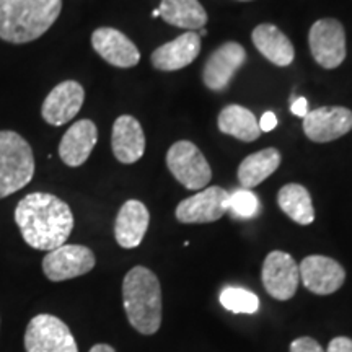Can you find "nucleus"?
Here are the masks:
<instances>
[{
	"instance_id": "nucleus-12",
	"label": "nucleus",
	"mask_w": 352,
	"mask_h": 352,
	"mask_svg": "<svg viewBox=\"0 0 352 352\" xmlns=\"http://www.w3.org/2000/svg\"><path fill=\"white\" fill-rule=\"evenodd\" d=\"M300 280L303 285L316 296H329L341 289L346 280V271L333 258L311 254L307 256L298 266Z\"/></svg>"
},
{
	"instance_id": "nucleus-27",
	"label": "nucleus",
	"mask_w": 352,
	"mask_h": 352,
	"mask_svg": "<svg viewBox=\"0 0 352 352\" xmlns=\"http://www.w3.org/2000/svg\"><path fill=\"white\" fill-rule=\"evenodd\" d=\"M290 352H324L323 347L320 346V342H316L314 338H308V336H302L297 338L290 342L289 347Z\"/></svg>"
},
{
	"instance_id": "nucleus-5",
	"label": "nucleus",
	"mask_w": 352,
	"mask_h": 352,
	"mask_svg": "<svg viewBox=\"0 0 352 352\" xmlns=\"http://www.w3.org/2000/svg\"><path fill=\"white\" fill-rule=\"evenodd\" d=\"M166 165L171 175L191 191L204 189L212 178V170L206 157L189 140H179L171 145L166 153Z\"/></svg>"
},
{
	"instance_id": "nucleus-23",
	"label": "nucleus",
	"mask_w": 352,
	"mask_h": 352,
	"mask_svg": "<svg viewBox=\"0 0 352 352\" xmlns=\"http://www.w3.org/2000/svg\"><path fill=\"white\" fill-rule=\"evenodd\" d=\"M280 165V153L277 148H264L246 157L239 166V182L245 189H252L270 178Z\"/></svg>"
},
{
	"instance_id": "nucleus-21",
	"label": "nucleus",
	"mask_w": 352,
	"mask_h": 352,
	"mask_svg": "<svg viewBox=\"0 0 352 352\" xmlns=\"http://www.w3.org/2000/svg\"><path fill=\"white\" fill-rule=\"evenodd\" d=\"M158 12L166 23L189 32L202 30L208 23V13L197 0H162Z\"/></svg>"
},
{
	"instance_id": "nucleus-10",
	"label": "nucleus",
	"mask_w": 352,
	"mask_h": 352,
	"mask_svg": "<svg viewBox=\"0 0 352 352\" xmlns=\"http://www.w3.org/2000/svg\"><path fill=\"white\" fill-rule=\"evenodd\" d=\"M228 195L220 186L202 189L197 195L186 197L176 208V219L182 223H210L228 212Z\"/></svg>"
},
{
	"instance_id": "nucleus-4",
	"label": "nucleus",
	"mask_w": 352,
	"mask_h": 352,
	"mask_svg": "<svg viewBox=\"0 0 352 352\" xmlns=\"http://www.w3.org/2000/svg\"><path fill=\"white\" fill-rule=\"evenodd\" d=\"M34 175L32 145L15 131H0V199L30 184Z\"/></svg>"
},
{
	"instance_id": "nucleus-6",
	"label": "nucleus",
	"mask_w": 352,
	"mask_h": 352,
	"mask_svg": "<svg viewBox=\"0 0 352 352\" xmlns=\"http://www.w3.org/2000/svg\"><path fill=\"white\" fill-rule=\"evenodd\" d=\"M26 352H78L67 324L54 315H36L25 331Z\"/></svg>"
},
{
	"instance_id": "nucleus-20",
	"label": "nucleus",
	"mask_w": 352,
	"mask_h": 352,
	"mask_svg": "<svg viewBox=\"0 0 352 352\" xmlns=\"http://www.w3.org/2000/svg\"><path fill=\"white\" fill-rule=\"evenodd\" d=\"M252 39L256 50L272 64L279 67H287L292 64L296 51L290 39L277 26L270 23L258 25L253 30Z\"/></svg>"
},
{
	"instance_id": "nucleus-32",
	"label": "nucleus",
	"mask_w": 352,
	"mask_h": 352,
	"mask_svg": "<svg viewBox=\"0 0 352 352\" xmlns=\"http://www.w3.org/2000/svg\"><path fill=\"white\" fill-rule=\"evenodd\" d=\"M152 16H160V12H158V8H157V10L152 12Z\"/></svg>"
},
{
	"instance_id": "nucleus-16",
	"label": "nucleus",
	"mask_w": 352,
	"mask_h": 352,
	"mask_svg": "<svg viewBox=\"0 0 352 352\" xmlns=\"http://www.w3.org/2000/svg\"><path fill=\"white\" fill-rule=\"evenodd\" d=\"M113 153L124 165L135 164L145 152V135L140 122L134 116L122 114L113 124Z\"/></svg>"
},
{
	"instance_id": "nucleus-26",
	"label": "nucleus",
	"mask_w": 352,
	"mask_h": 352,
	"mask_svg": "<svg viewBox=\"0 0 352 352\" xmlns=\"http://www.w3.org/2000/svg\"><path fill=\"white\" fill-rule=\"evenodd\" d=\"M228 210L233 217L239 219H252L258 214L259 201L254 192L250 189H236L228 195Z\"/></svg>"
},
{
	"instance_id": "nucleus-1",
	"label": "nucleus",
	"mask_w": 352,
	"mask_h": 352,
	"mask_svg": "<svg viewBox=\"0 0 352 352\" xmlns=\"http://www.w3.org/2000/svg\"><path fill=\"white\" fill-rule=\"evenodd\" d=\"M15 222L25 243L39 252H52L65 245L74 228L67 202L50 192H32L19 202Z\"/></svg>"
},
{
	"instance_id": "nucleus-9",
	"label": "nucleus",
	"mask_w": 352,
	"mask_h": 352,
	"mask_svg": "<svg viewBox=\"0 0 352 352\" xmlns=\"http://www.w3.org/2000/svg\"><path fill=\"white\" fill-rule=\"evenodd\" d=\"M261 279L264 289L272 298L289 300L296 296L300 283L298 264L287 253L271 252L263 263Z\"/></svg>"
},
{
	"instance_id": "nucleus-30",
	"label": "nucleus",
	"mask_w": 352,
	"mask_h": 352,
	"mask_svg": "<svg viewBox=\"0 0 352 352\" xmlns=\"http://www.w3.org/2000/svg\"><path fill=\"white\" fill-rule=\"evenodd\" d=\"M292 113L296 114V116L298 118H305L307 113H308V101L307 98H303V96H300V98H297L296 101L292 103Z\"/></svg>"
},
{
	"instance_id": "nucleus-35",
	"label": "nucleus",
	"mask_w": 352,
	"mask_h": 352,
	"mask_svg": "<svg viewBox=\"0 0 352 352\" xmlns=\"http://www.w3.org/2000/svg\"><path fill=\"white\" fill-rule=\"evenodd\" d=\"M240 2H250V0H240Z\"/></svg>"
},
{
	"instance_id": "nucleus-17",
	"label": "nucleus",
	"mask_w": 352,
	"mask_h": 352,
	"mask_svg": "<svg viewBox=\"0 0 352 352\" xmlns=\"http://www.w3.org/2000/svg\"><path fill=\"white\" fill-rule=\"evenodd\" d=\"M201 52V38L195 32H188L173 41L157 47L152 52V65L162 72H173L192 64Z\"/></svg>"
},
{
	"instance_id": "nucleus-34",
	"label": "nucleus",
	"mask_w": 352,
	"mask_h": 352,
	"mask_svg": "<svg viewBox=\"0 0 352 352\" xmlns=\"http://www.w3.org/2000/svg\"><path fill=\"white\" fill-rule=\"evenodd\" d=\"M7 2H8V0H0V7H3V6H6Z\"/></svg>"
},
{
	"instance_id": "nucleus-22",
	"label": "nucleus",
	"mask_w": 352,
	"mask_h": 352,
	"mask_svg": "<svg viewBox=\"0 0 352 352\" xmlns=\"http://www.w3.org/2000/svg\"><path fill=\"white\" fill-rule=\"evenodd\" d=\"M219 129L243 142H253L261 135L254 114L240 104H228L220 111Z\"/></svg>"
},
{
	"instance_id": "nucleus-15",
	"label": "nucleus",
	"mask_w": 352,
	"mask_h": 352,
	"mask_svg": "<svg viewBox=\"0 0 352 352\" xmlns=\"http://www.w3.org/2000/svg\"><path fill=\"white\" fill-rule=\"evenodd\" d=\"M91 46L101 59L120 69H129L139 64L140 52L134 43L120 30L103 28L95 30L91 34Z\"/></svg>"
},
{
	"instance_id": "nucleus-2",
	"label": "nucleus",
	"mask_w": 352,
	"mask_h": 352,
	"mask_svg": "<svg viewBox=\"0 0 352 352\" xmlns=\"http://www.w3.org/2000/svg\"><path fill=\"white\" fill-rule=\"evenodd\" d=\"M63 0H8L0 7V39L13 44L32 43L54 25Z\"/></svg>"
},
{
	"instance_id": "nucleus-33",
	"label": "nucleus",
	"mask_w": 352,
	"mask_h": 352,
	"mask_svg": "<svg viewBox=\"0 0 352 352\" xmlns=\"http://www.w3.org/2000/svg\"><path fill=\"white\" fill-rule=\"evenodd\" d=\"M206 34H208V32H206V28H202L201 30V36H206Z\"/></svg>"
},
{
	"instance_id": "nucleus-28",
	"label": "nucleus",
	"mask_w": 352,
	"mask_h": 352,
	"mask_svg": "<svg viewBox=\"0 0 352 352\" xmlns=\"http://www.w3.org/2000/svg\"><path fill=\"white\" fill-rule=\"evenodd\" d=\"M327 352H352V340L346 336H338L329 341Z\"/></svg>"
},
{
	"instance_id": "nucleus-14",
	"label": "nucleus",
	"mask_w": 352,
	"mask_h": 352,
	"mask_svg": "<svg viewBox=\"0 0 352 352\" xmlns=\"http://www.w3.org/2000/svg\"><path fill=\"white\" fill-rule=\"evenodd\" d=\"M85 90L76 80H65L56 85L43 101L41 116L51 126H64L72 121L82 109Z\"/></svg>"
},
{
	"instance_id": "nucleus-11",
	"label": "nucleus",
	"mask_w": 352,
	"mask_h": 352,
	"mask_svg": "<svg viewBox=\"0 0 352 352\" xmlns=\"http://www.w3.org/2000/svg\"><path fill=\"white\" fill-rule=\"evenodd\" d=\"M352 131V111L342 107H321L303 118V132L314 142H331Z\"/></svg>"
},
{
	"instance_id": "nucleus-24",
	"label": "nucleus",
	"mask_w": 352,
	"mask_h": 352,
	"mask_svg": "<svg viewBox=\"0 0 352 352\" xmlns=\"http://www.w3.org/2000/svg\"><path fill=\"white\" fill-rule=\"evenodd\" d=\"M277 204L287 217L300 226H310L315 220L311 196L302 184L290 183L280 188L279 195H277Z\"/></svg>"
},
{
	"instance_id": "nucleus-8",
	"label": "nucleus",
	"mask_w": 352,
	"mask_h": 352,
	"mask_svg": "<svg viewBox=\"0 0 352 352\" xmlns=\"http://www.w3.org/2000/svg\"><path fill=\"white\" fill-rule=\"evenodd\" d=\"M95 254L88 246L63 245L43 259V272L52 283L85 276L95 267Z\"/></svg>"
},
{
	"instance_id": "nucleus-19",
	"label": "nucleus",
	"mask_w": 352,
	"mask_h": 352,
	"mask_svg": "<svg viewBox=\"0 0 352 352\" xmlns=\"http://www.w3.org/2000/svg\"><path fill=\"white\" fill-rule=\"evenodd\" d=\"M98 140V129L90 120H80L72 124L59 144V157L67 166L85 164Z\"/></svg>"
},
{
	"instance_id": "nucleus-7",
	"label": "nucleus",
	"mask_w": 352,
	"mask_h": 352,
	"mask_svg": "<svg viewBox=\"0 0 352 352\" xmlns=\"http://www.w3.org/2000/svg\"><path fill=\"white\" fill-rule=\"evenodd\" d=\"M308 44L316 64L323 69H336L346 59V33L341 21L323 19L315 21L308 33Z\"/></svg>"
},
{
	"instance_id": "nucleus-13",
	"label": "nucleus",
	"mask_w": 352,
	"mask_h": 352,
	"mask_svg": "<svg viewBox=\"0 0 352 352\" xmlns=\"http://www.w3.org/2000/svg\"><path fill=\"white\" fill-rule=\"evenodd\" d=\"M245 60L246 51L241 44L233 41L222 44L209 56L202 70V80L206 87L212 91L226 90Z\"/></svg>"
},
{
	"instance_id": "nucleus-25",
	"label": "nucleus",
	"mask_w": 352,
	"mask_h": 352,
	"mask_svg": "<svg viewBox=\"0 0 352 352\" xmlns=\"http://www.w3.org/2000/svg\"><path fill=\"white\" fill-rule=\"evenodd\" d=\"M220 303L233 314H256L259 308V298L256 294L241 287H227L220 294Z\"/></svg>"
},
{
	"instance_id": "nucleus-31",
	"label": "nucleus",
	"mask_w": 352,
	"mask_h": 352,
	"mask_svg": "<svg viewBox=\"0 0 352 352\" xmlns=\"http://www.w3.org/2000/svg\"><path fill=\"white\" fill-rule=\"evenodd\" d=\"M88 352H116V351H114V347L108 344H95Z\"/></svg>"
},
{
	"instance_id": "nucleus-29",
	"label": "nucleus",
	"mask_w": 352,
	"mask_h": 352,
	"mask_svg": "<svg viewBox=\"0 0 352 352\" xmlns=\"http://www.w3.org/2000/svg\"><path fill=\"white\" fill-rule=\"evenodd\" d=\"M258 124H259V129H261V132H271L277 126L276 114L272 111H266L261 116V121H259Z\"/></svg>"
},
{
	"instance_id": "nucleus-3",
	"label": "nucleus",
	"mask_w": 352,
	"mask_h": 352,
	"mask_svg": "<svg viewBox=\"0 0 352 352\" xmlns=\"http://www.w3.org/2000/svg\"><path fill=\"white\" fill-rule=\"evenodd\" d=\"M122 303L131 327L140 334H155L162 324L160 280L151 270L135 266L122 280Z\"/></svg>"
},
{
	"instance_id": "nucleus-18",
	"label": "nucleus",
	"mask_w": 352,
	"mask_h": 352,
	"mask_svg": "<svg viewBox=\"0 0 352 352\" xmlns=\"http://www.w3.org/2000/svg\"><path fill=\"white\" fill-rule=\"evenodd\" d=\"M151 223V214L140 201L131 199L122 204L114 222V236L122 248H138Z\"/></svg>"
}]
</instances>
